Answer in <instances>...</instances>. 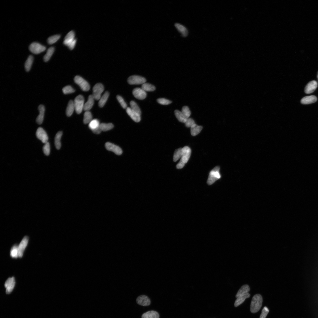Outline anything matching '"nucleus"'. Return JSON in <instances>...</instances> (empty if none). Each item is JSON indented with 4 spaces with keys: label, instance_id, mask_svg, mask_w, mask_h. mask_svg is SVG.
I'll use <instances>...</instances> for the list:
<instances>
[{
    "label": "nucleus",
    "instance_id": "obj_24",
    "mask_svg": "<svg viewBox=\"0 0 318 318\" xmlns=\"http://www.w3.org/2000/svg\"><path fill=\"white\" fill-rule=\"evenodd\" d=\"M202 129V126L198 125L195 123L191 127V134L193 136H196L200 132Z\"/></svg>",
    "mask_w": 318,
    "mask_h": 318
},
{
    "label": "nucleus",
    "instance_id": "obj_26",
    "mask_svg": "<svg viewBox=\"0 0 318 318\" xmlns=\"http://www.w3.org/2000/svg\"><path fill=\"white\" fill-rule=\"evenodd\" d=\"M75 110L73 101L71 100L69 101L66 110V114L68 117L72 116Z\"/></svg>",
    "mask_w": 318,
    "mask_h": 318
},
{
    "label": "nucleus",
    "instance_id": "obj_12",
    "mask_svg": "<svg viewBox=\"0 0 318 318\" xmlns=\"http://www.w3.org/2000/svg\"><path fill=\"white\" fill-rule=\"evenodd\" d=\"M105 146L108 150L113 152L117 155H120L122 153L121 149L117 145L110 142H107Z\"/></svg>",
    "mask_w": 318,
    "mask_h": 318
},
{
    "label": "nucleus",
    "instance_id": "obj_45",
    "mask_svg": "<svg viewBox=\"0 0 318 318\" xmlns=\"http://www.w3.org/2000/svg\"><path fill=\"white\" fill-rule=\"evenodd\" d=\"M195 124V121L191 118H188L185 123L186 126L188 128H191L193 125Z\"/></svg>",
    "mask_w": 318,
    "mask_h": 318
},
{
    "label": "nucleus",
    "instance_id": "obj_15",
    "mask_svg": "<svg viewBox=\"0 0 318 318\" xmlns=\"http://www.w3.org/2000/svg\"><path fill=\"white\" fill-rule=\"evenodd\" d=\"M318 86V83L315 81H313L309 82L304 88V92L309 94L313 92L316 90Z\"/></svg>",
    "mask_w": 318,
    "mask_h": 318
},
{
    "label": "nucleus",
    "instance_id": "obj_22",
    "mask_svg": "<svg viewBox=\"0 0 318 318\" xmlns=\"http://www.w3.org/2000/svg\"><path fill=\"white\" fill-rule=\"evenodd\" d=\"M175 26L183 37H186L188 35V31L186 28L183 25L180 24L176 23L175 24Z\"/></svg>",
    "mask_w": 318,
    "mask_h": 318
},
{
    "label": "nucleus",
    "instance_id": "obj_36",
    "mask_svg": "<svg viewBox=\"0 0 318 318\" xmlns=\"http://www.w3.org/2000/svg\"><path fill=\"white\" fill-rule=\"evenodd\" d=\"M100 124L99 121L97 119H95L92 120L89 123V127L92 131H93L98 128Z\"/></svg>",
    "mask_w": 318,
    "mask_h": 318
},
{
    "label": "nucleus",
    "instance_id": "obj_17",
    "mask_svg": "<svg viewBox=\"0 0 318 318\" xmlns=\"http://www.w3.org/2000/svg\"><path fill=\"white\" fill-rule=\"evenodd\" d=\"M127 114L132 119L136 122H139L141 120V115L133 110L131 108L127 107L126 109Z\"/></svg>",
    "mask_w": 318,
    "mask_h": 318
},
{
    "label": "nucleus",
    "instance_id": "obj_19",
    "mask_svg": "<svg viewBox=\"0 0 318 318\" xmlns=\"http://www.w3.org/2000/svg\"><path fill=\"white\" fill-rule=\"evenodd\" d=\"M317 97L313 95L305 96L301 100V103L303 104H309L316 102L317 100Z\"/></svg>",
    "mask_w": 318,
    "mask_h": 318
},
{
    "label": "nucleus",
    "instance_id": "obj_30",
    "mask_svg": "<svg viewBox=\"0 0 318 318\" xmlns=\"http://www.w3.org/2000/svg\"><path fill=\"white\" fill-rule=\"evenodd\" d=\"M33 57L32 56H30L25 63L24 67L25 70L29 72L31 70L33 61Z\"/></svg>",
    "mask_w": 318,
    "mask_h": 318
},
{
    "label": "nucleus",
    "instance_id": "obj_8",
    "mask_svg": "<svg viewBox=\"0 0 318 318\" xmlns=\"http://www.w3.org/2000/svg\"><path fill=\"white\" fill-rule=\"evenodd\" d=\"M127 81L130 85H142L146 83V80L142 76L134 75L130 76Z\"/></svg>",
    "mask_w": 318,
    "mask_h": 318
},
{
    "label": "nucleus",
    "instance_id": "obj_43",
    "mask_svg": "<svg viewBox=\"0 0 318 318\" xmlns=\"http://www.w3.org/2000/svg\"><path fill=\"white\" fill-rule=\"evenodd\" d=\"M43 151L44 154L47 156L49 155L50 153V146L49 142L45 144L43 147Z\"/></svg>",
    "mask_w": 318,
    "mask_h": 318
},
{
    "label": "nucleus",
    "instance_id": "obj_28",
    "mask_svg": "<svg viewBox=\"0 0 318 318\" xmlns=\"http://www.w3.org/2000/svg\"><path fill=\"white\" fill-rule=\"evenodd\" d=\"M62 134V132H59L56 134L55 137V144L56 148L58 150L60 149L61 147L60 141Z\"/></svg>",
    "mask_w": 318,
    "mask_h": 318
},
{
    "label": "nucleus",
    "instance_id": "obj_25",
    "mask_svg": "<svg viewBox=\"0 0 318 318\" xmlns=\"http://www.w3.org/2000/svg\"><path fill=\"white\" fill-rule=\"evenodd\" d=\"M109 96V93L107 92L104 93L103 96L101 97L98 103V106L102 108L104 106Z\"/></svg>",
    "mask_w": 318,
    "mask_h": 318
},
{
    "label": "nucleus",
    "instance_id": "obj_3",
    "mask_svg": "<svg viewBox=\"0 0 318 318\" xmlns=\"http://www.w3.org/2000/svg\"><path fill=\"white\" fill-rule=\"evenodd\" d=\"M75 37L74 32L71 31L66 35L64 41V44L68 47L71 50H72L74 48L77 42Z\"/></svg>",
    "mask_w": 318,
    "mask_h": 318
},
{
    "label": "nucleus",
    "instance_id": "obj_31",
    "mask_svg": "<svg viewBox=\"0 0 318 318\" xmlns=\"http://www.w3.org/2000/svg\"><path fill=\"white\" fill-rule=\"evenodd\" d=\"M55 51V48L54 47H51L47 50V52L43 57V60L45 62H48L51 58Z\"/></svg>",
    "mask_w": 318,
    "mask_h": 318
},
{
    "label": "nucleus",
    "instance_id": "obj_27",
    "mask_svg": "<svg viewBox=\"0 0 318 318\" xmlns=\"http://www.w3.org/2000/svg\"><path fill=\"white\" fill-rule=\"evenodd\" d=\"M175 116L178 121L183 123H185L187 119L185 117L182 111L178 110H176L174 111Z\"/></svg>",
    "mask_w": 318,
    "mask_h": 318
},
{
    "label": "nucleus",
    "instance_id": "obj_4",
    "mask_svg": "<svg viewBox=\"0 0 318 318\" xmlns=\"http://www.w3.org/2000/svg\"><path fill=\"white\" fill-rule=\"evenodd\" d=\"M75 110L77 113L81 114L83 110L84 106V98L81 95L76 97L73 101Z\"/></svg>",
    "mask_w": 318,
    "mask_h": 318
},
{
    "label": "nucleus",
    "instance_id": "obj_21",
    "mask_svg": "<svg viewBox=\"0 0 318 318\" xmlns=\"http://www.w3.org/2000/svg\"><path fill=\"white\" fill-rule=\"evenodd\" d=\"M95 99L92 95L88 96V100L85 104L83 110L85 111H90L93 107Z\"/></svg>",
    "mask_w": 318,
    "mask_h": 318
},
{
    "label": "nucleus",
    "instance_id": "obj_44",
    "mask_svg": "<svg viewBox=\"0 0 318 318\" xmlns=\"http://www.w3.org/2000/svg\"><path fill=\"white\" fill-rule=\"evenodd\" d=\"M117 98L122 108L124 109H126L127 108V105L123 98L119 95L117 96Z\"/></svg>",
    "mask_w": 318,
    "mask_h": 318
},
{
    "label": "nucleus",
    "instance_id": "obj_18",
    "mask_svg": "<svg viewBox=\"0 0 318 318\" xmlns=\"http://www.w3.org/2000/svg\"><path fill=\"white\" fill-rule=\"evenodd\" d=\"M38 109L39 113L36 119V121L37 124L41 125L44 120L45 108L43 105H41L39 106Z\"/></svg>",
    "mask_w": 318,
    "mask_h": 318
},
{
    "label": "nucleus",
    "instance_id": "obj_16",
    "mask_svg": "<svg viewBox=\"0 0 318 318\" xmlns=\"http://www.w3.org/2000/svg\"><path fill=\"white\" fill-rule=\"evenodd\" d=\"M136 301L138 304L144 306H149L151 303L149 298L144 295L138 296L136 299Z\"/></svg>",
    "mask_w": 318,
    "mask_h": 318
},
{
    "label": "nucleus",
    "instance_id": "obj_37",
    "mask_svg": "<svg viewBox=\"0 0 318 318\" xmlns=\"http://www.w3.org/2000/svg\"><path fill=\"white\" fill-rule=\"evenodd\" d=\"M182 148H180L176 150L174 153L173 157V161L176 162L182 157Z\"/></svg>",
    "mask_w": 318,
    "mask_h": 318
},
{
    "label": "nucleus",
    "instance_id": "obj_49",
    "mask_svg": "<svg viewBox=\"0 0 318 318\" xmlns=\"http://www.w3.org/2000/svg\"><path fill=\"white\" fill-rule=\"evenodd\" d=\"M317 78L318 81V71L317 73Z\"/></svg>",
    "mask_w": 318,
    "mask_h": 318
},
{
    "label": "nucleus",
    "instance_id": "obj_7",
    "mask_svg": "<svg viewBox=\"0 0 318 318\" xmlns=\"http://www.w3.org/2000/svg\"><path fill=\"white\" fill-rule=\"evenodd\" d=\"M29 49L32 53L38 54L44 52L46 47L39 43L34 42L31 44Z\"/></svg>",
    "mask_w": 318,
    "mask_h": 318
},
{
    "label": "nucleus",
    "instance_id": "obj_20",
    "mask_svg": "<svg viewBox=\"0 0 318 318\" xmlns=\"http://www.w3.org/2000/svg\"><path fill=\"white\" fill-rule=\"evenodd\" d=\"M250 290L249 286L247 285H245L241 286L238 291L236 297L237 298L245 296L249 293Z\"/></svg>",
    "mask_w": 318,
    "mask_h": 318
},
{
    "label": "nucleus",
    "instance_id": "obj_39",
    "mask_svg": "<svg viewBox=\"0 0 318 318\" xmlns=\"http://www.w3.org/2000/svg\"><path fill=\"white\" fill-rule=\"evenodd\" d=\"M130 104L131 108L141 115L142 113L141 110L135 102L131 101L130 102Z\"/></svg>",
    "mask_w": 318,
    "mask_h": 318
},
{
    "label": "nucleus",
    "instance_id": "obj_40",
    "mask_svg": "<svg viewBox=\"0 0 318 318\" xmlns=\"http://www.w3.org/2000/svg\"><path fill=\"white\" fill-rule=\"evenodd\" d=\"M62 91L64 94H67L75 92V90L71 86L67 85L62 88Z\"/></svg>",
    "mask_w": 318,
    "mask_h": 318
},
{
    "label": "nucleus",
    "instance_id": "obj_6",
    "mask_svg": "<svg viewBox=\"0 0 318 318\" xmlns=\"http://www.w3.org/2000/svg\"><path fill=\"white\" fill-rule=\"evenodd\" d=\"M92 95L95 100H98L100 98L101 95L104 91V87L102 84L98 83L94 87Z\"/></svg>",
    "mask_w": 318,
    "mask_h": 318
},
{
    "label": "nucleus",
    "instance_id": "obj_1",
    "mask_svg": "<svg viewBox=\"0 0 318 318\" xmlns=\"http://www.w3.org/2000/svg\"><path fill=\"white\" fill-rule=\"evenodd\" d=\"M263 301L262 296L259 294L254 295L253 297L250 305V311L252 313L258 312L261 309Z\"/></svg>",
    "mask_w": 318,
    "mask_h": 318
},
{
    "label": "nucleus",
    "instance_id": "obj_48",
    "mask_svg": "<svg viewBox=\"0 0 318 318\" xmlns=\"http://www.w3.org/2000/svg\"><path fill=\"white\" fill-rule=\"evenodd\" d=\"M92 131L94 133L96 134H99L102 131L100 129V126L98 128Z\"/></svg>",
    "mask_w": 318,
    "mask_h": 318
},
{
    "label": "nucleus",
    "instance_id": "obj_42",
    "mask_svg": "<svg viewBox=\"0 0 318 318\" xmlns=\"http://www.w3.org/2000/svg\"><path fill=\"white\" fill-rule=\"evenodd\" d=\"M157 102L162 105H168L172 103V101L164 98H159L157 100Z\"/></svg>",
    "mask_w": 318,
    "mask_h": 318
},
{
    "label": "nucleus",
    "instance_id": "obj_32",
    "mask_svg": "<svg viewBox=\"0 0 318 318\" xmlns=\"http://www.w3.org/2000/svg\"><path fill=\"white\" fill-rule=\"evenodd\" d=\"M141 88L146 92L154 91L156 90L155 86L146 83L142 85Z\"/></svg>",
    "mask_w": 318,
    "mask_h": 318
},
{
    "label": "nucleus",
    "instance_id": "obj_5",
    "mask_svg": "<svg viewBox=\"0 0 318 318\" xmlns=\"http://www.w3.org/2000/svg\"><path fill=\"white\" fill-rule=\"evenodd\" d=\"M74 81L76 84L80 87L81 90L83 91L87 92L90 90V85L81 76L79 75L75 76L74 79Z\"/></svg>",
    "mask_w": 318,
    "mask_h": 318
},
{
    "label": "nucleus",
    "instance_id": "obj_13",
    "mask_svg": "<svg viewBox=\"0 0 318 318\" xmlns=\"http://www.w3.org/2000/svg\"><path fill=\"white\" fill-rule=\"evenodd\" d=\"M132 93L136 98L140 100L145 99L147 96L146 92L142 88L139 87L134 88L133 91Z\"/></svg>",
    "mask_w": 318,
    "mask_h": 318
},
{
    "label": "nucleus",
    "instance_id": "obj_23",
    "mask_svg": "<svg viewBox=\"0 0 318 318\" xmlns=\"http://www.w3.org/2000/svg\"><path fill=\"white\" fill-rule=\"evenodd\" d=\"M159 315L158 313L155 311H150L144 313L142 315V318H159Z\"/></svg>",
    "mask_w": 318,
    "mask_h": 318
},
{
    "label": "nucleus",
    "instance_id": "obj_2",
    "mask_svg": "<svg viewBox=\"0 0 318 318\" xmlns=\"http://www.w3.org/2000/svg\"><path fill=\"white\" fill-rule=\"evenodd\" d=\"M220 167L217 166L214 168L210 172L207 184L209 185L213 184L216 181L221 178V175L220 172Z\"/></svg>",
    "mask_w": 318,
    "mask_h": 318
},
{
    "label": "nucleus",
    "instance_id": "obj_34",
    "mask_svg": "<svg viewBox=\"0 0 318 318\" xmlns=\"http://www.w3.org/2000/svg\"><path fill=\"white\" fill-rule=\"evenodd\" d=\"M100 127L102 131L105 132L113 129L114 125L111 123H101L100 124Z\"/></svg>",
    "mask_w": 318,
    "mask_h": 318
},
{
    "label": "nucleus",
    "instance_id": "obj_29",
    "mask_svg": "<svg viewBox=\"0 0 318 318\" xmlns=\"http://www.w3.org/2000/svg\"><path fill=\"white\" fill-rule=\"evenodd\" d=\"M10 256L13 258H17L18 257V245L17 244H15L12 247Z\"/></svg>",
    "mask_w": 318,
    "mask_h": 318
},
{
    "label": "nucleus",
    "instance_id": "obj_38",
    "mask_svg": "<svg viewBox=\"0 0 318 318\" xmlns=\"http://www.w3.org/2000/svg\"><path fill=\"white\" fill-rule=\"evenodd\" d=\"M60 35H56L49 37L47 39V43L49 45L53 44L57 42L60 39Z\"/></svg>",
    "mask_w": 318,
    "mask_h": 318
},
{
    "label": "nucleus",
    "instance_id": "obj_35",
    "mask_svg": "<svg viewBox=\"0 0 318 318\" xmlns=\"http://www.w3.org/2000/svg\"><path fill=\"white\" fill-rule=\"evenodd\" d=\"M92 120V116L90 111H85L84 114L83 121L85 124L90 123Z\"/></svg>",
    "mask_w": 318,
    "mask_h": 318
},
{
    "label": "nucleus",
    "instance_id": "obj_14",
    "mask_svg": "<svg viewBox=\"0 0 318 318\" xmlns=\"http://www.w3.org/2000/svg\"><path fill=\"white\" fill-rule=\"evenodd\" d=\"M191 153V150L189 147L185 146L182 148V157L180 160L186 164L190 158Z\"/></svg>",
    "mask_w": 318,
    "mask_h": 318
},
{
    "label": "nucleus",
    "instance_id": "obj_33",
    "mask_svg": "<svg viewBox=\"0 0 318 318\" xmlns=\"http://www.w3.org/2000/svg\"><path fill=\"white\" fill-rule=\"evenodd\" d=\"M250 294L248 293L245 296L237 298L235 303V307H237L243 303L246 299L250 297Z\"/></svg>",
    "mask_w": 318,
    "mask_h": 318
},
{
    "label": "nucleus",
    "instance_id": "obj_47",
    "mask_svg": "<svg viewBox=\"0 0 318 318\" xmlns=\"http://www.w3.org/2000/svg\"><path fill=\"white\" fill-rule=\"evenodd\" d=\"M185 164L182 161L180 160L179 162L176 165V167L178 169H181L183 168L185 166Z\"/></svg>",
    "mask_w": 318,
    "mask_h": 318
},
{
    "label": "nucleus",
    "instance_id": "obj_9",
    "mask_svg": "<svg viewBox=\"0 0 318 318\" xmlns=\"http://www.w3.org/2000/svg\"><path fill=\"white\" fill-rule=\"evenodd\" d=\"M29 239L28 236H24L18 245V258L22 257L24 251L28 244Z\"/></svg>",
    "mask_w": 318,
    "mask_h": 318
},
{
    "label": "nucleus",
    "instance_id": "obj_46",
    "mask_svg": "<svg viewBox=\"0 0 318 318\" xmlns=\"http://www.w3.org/2000/svg\"><path fill=\"white\" fill-rule=\"evenodd\" d=\"M269 312V310L266 307H265L262 309L260 318H266Z\"/></svg>",
    "mask_w": 318,
    "mask_h": 318
},
{
    "label": "nucleus",
    "instance_id": "obj_10",
    "mask_svg": "<svg viewBox=\"0 0 318 318\" xmlns=\"http://www.w3.org/2000/svg\"><path fill=\"white\" fill-rule=\"evenodd\" d=\"M37 138L40 140L43 143L45 144L48 142V137L45 130L42 128L39 127L36 132Z\"/></svg>",
    "mask_w": 318,
    "mask_h": 318
},
{
    "label": "nucleus",
    "instance_id": "obj_11",
    "mask_svg": "<svg viewBox=\"0 0 318 318\" xmlns=\"http://www.w3.org/2000/svg\"><path fill=\"white\" fill-rule=\"evenodd\" d=\"M16 284L15 279L14 277L8 278L5 282V286L6 288V293L9 294L14 290Z\"/></svg>",
    "mask_w": 318,
    "mask_h": 318
},
{
    "label": "nucleus",
    "instance_id": "obj_41",
    "mask_svg": "<svg viewBox=\"0 0 318 318\" xmlns=\"http://www.w3.org/2000/svg\"><path fill=\"white\" fill-rule=\"evenodd\" d=\"M182 112L187 119L189 118L191 115V112L187 106H183L182 109Z\"/></svg>",
    "mask_w": 318,
    "mask_h": 318
}]
</instances>
